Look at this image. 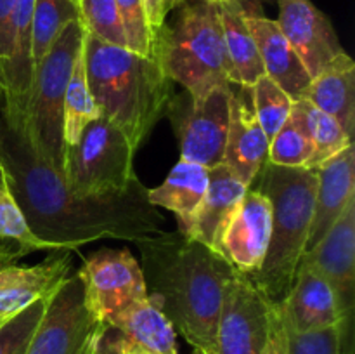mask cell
<instances>
[{"label": "cell", "mask_w": 355, "mask_h": 354, "mask_svg": "<svg viewBox=\"0 0 355 354\" xmlns=\"http://www.w3.org/2000/svg\"><path fill=\"white\" fill-rule=\"evenodd\" d=\"M9 191L31 233L52 250H78L99 239L139 243L165 233V217L148 201V187L135 180L127 191L75 196L61 174L35 158L23 142H2Z\"/></svg>", "instance_id": "1"}, {"label": "cell", "mask_w": 355, "mask_h": 354, "mask_svg": "<svg viewBox=\"0 0 355 354\" xmlns=\"http://www.w3.org/2000/svg\"><path fill=\"white\" fill-rule=\"evenodd\" d=\"M135 245L149 297L194 351L215 354L222 295L238 271L224 255L179 231Z\"/></svg>", "instance_id": "2"}, {"label": "cell", "mask_w": 355, "mask_h": 354, "mask_svg": "<svg viewBox=\"0 0 355 354\" xmlns=\"http://www.w3.org/2000/svg\"><path fill=\"white\" fill-rule=\"evenodd\" d=\"M87 82L101 117L116 125L134 149L144 142L172 101V82L156 59L104 44L85 31Z\"/></svg>", "instance_id": "3"}, {"label": "cell", "mask_w": 355, "mask_h": 354, "mask_svg": "<svg viewBox=\"0 0 355 354\" xmlns=\"http://www.w3.org/2000/svg\"><path fill=\"white\" fill-rule=\"evenodd\" d=\"M250 187L266 194L272 207L269 248L262 267L250 278L272 304H281L307 250L318 174L309 167H279L267 162Z\"/></svg>", "instance_id": "4"}, {"label": "cell", "mask_w": 355, "mask_h": 354, "mask_svg": "<svg viewBox=\"0 0 355 354\" xmlns=\"http://www.w3.org/2000/svg\"><path fill=\"white\" fill-rule=\"evenodd\" d=\"M175 10L172 23L159 30L153 54L170 82L200 101L231 82L218 6L215 0H184Z\"/></svg>", "instance_id": "5"}, {"label": "cell", "mask_w": 355, "mask_h": 354, "mask_svg": "<svg viewBox=\"0 0 355 354\" xmlns=\"http://www.w3.org/2000/svg\"><path fill=\"white\" fill-rule=\"evenodd\" d=\"M83 40L85 28L82 21H73L35 66L23 130L16 137L35 158L52 167L61 176L64 172L66 155L62 137L64 94L76 58L83 51Z\"/></svg>", "instance_id": "6"}, {"label": "cell", "mask_w": 355, "mask_h": 354, "mask_svg": "<svg viewBox=\"0 0 355 354\" xmlns=\"http://www.w3.org/2000/svg\"><path fill=\"white\" fill-rule=\"evenodd\" d=\"M135 149L127 135L99 117L75 144L66 148L62 180L75 196H103L127 191L137 180Z\"/></svg>", "instance_id": "7"}, {"label": "cell", "mask_w": 355, "mask_h": 354, "mask_svg": "<svg viewBox=\"0 0 355 354\" xmlns=\"http://www.w3.org/2000/svg\"><path fill=\"white\" fill-rule=\"evenodd\" d=\"M104 328L106 323L87 304L85 287L76 271L47 297L26 354H94Z\"/></svg>", "instance_id": "8"}, {"label": "cell", "mask_w": 355, "mask_h": 354, "mask_svg": "<svg viewBox=\"0 0 355 354\" xmlns=\"http://www.w3.org/2000/svg\"><path fill=\"white\" fill-rule=\"evenodd\" d=\"M231 113V82L217 87L200 101L187 92L173 94L165 117L172 120L180 142V160L207 169L224 162Z\"/></svg>", "instance_id": "9"}, {"label": "cell", "mask_w": 355, "mask_h": 354, "mask_svg": "<svg viewBox=\"0 0 355 354\" xmlns=\"http://www.w3.org/2000/svg\"><path fill=\"white\" fill-rule=\"evenodd\" d=\"M272 305L248 274L236 273L222 295L215 354H262L269 339Z\"/></svg>", "instance_id": "10"}, {"label": "cell", "mask_w": 355, "mask_h": 354, "mask_svg": "<svg viewBox=\"0 0 355 354\" xmlns=\"http://www.w3.org/2000/svg\"><path fill=\"white\" fill-rule=\"evenodd\" d=\"M78 274L85 287L87 304L103 323L132 302L148 297L141 264L127 248H103L90 253Z\"/></svg>", "instance_id": "11"}, {"label": "cell", "mask_w": 355, "mask_h": 354, "mask_svg": "<svg viewBox=\"0 0 355 354\" xmlns=\"http://www.w3.org/2000/svg\"><path fill=\"white\" fill-rule=\"evenodd\" d=\"M300 266L315 271L331 287L343 319H354L355 305V198L324 238L305 250Z\"/></svg>", "instance_id": "12"}, {"label": "cell", "mask_w": 355, "mask_h": 354, "mask_svg": "<svg viewBox=\"0 0 355 354\" xmlns=\"http://www.w3.org/2000/svg\"><path fill=\"white\" fill-rule=\"evenodd\" d=\"M272 229V207L263 193L248 187L220 238V253L238 273L253 276L262 267Z\"/></svg>", "instance_id": "13"}, {"label": "cell", "mask_w": 355, "mask_h": 354, "mask_svg": "<svg viewBox=\"0 0 355 354\" xmlns=\"http://www.w3.org/2000/svg\"><path fill=\"white\" fill-rule=\"evenodd\" d=\"M277 24L311 78L345 52L329 17L311 0H277Z\"/></svg>", "instance_id": "14"}, {"label": "cell", "mask_w": 355, "mask_h": 354, "mask_svg": "<svg viewBox=\"0 0 355 354\" xmlns=\"http://www.w3.org/2000/svg\"><path fill=\"white\" fill-rule=\"evenodd\" d=\"M267 156L269 139L257 120L252 90L250 87L231 82V113L222 163L250 187L267 163Z\"/></svg>", "instance_id": "15"}, {"label": "cell", "mask_w": 355, "mask_h": 354, "mask_svg": "<svg viewBox=\"0 0 355 354\" xmlns=\"http://www.w3.org/2000/svg\"><path fill=\"white\" fill-rule=\"evenodd\" d=\"M71 266L73 252L52 250L33 266L9 264L0 267V321L54 294L71 274Z\"/></svg>", "instance_id": "16"}, {"label": "cell", "mask_w": 355, "mask_h": 354, "mask_svg": "<svg viewBox=\"0 0 355 354\" xmlns=\"http://www.w3.org/2000/svg\"><path fill=\"white\" fill-rule=\"evenodd\" d=\"M245 19L259 49L266 76L276 82L293 101L302 99L312 78L304 62L286 40L276 19H269L255 9L245 6Z\"/></svg>", "instance_id": "17"}, {"label": "cell", "mask_w": 355, "mask_h": 354, "mask_svg": "<svg viewBox=\"0 0 355 354\" xmlns=\"http://www.w3.org/2000/svg\"><path fill=\"white\" fill-rule=\"evenodd\" d=\"M318 187H315L314 215L307 250L314 248L336 219L342 215L350 200L355 198V148L349 144L335 156L315 167Z\"/></svg>", "instance_id": "18"}, {"label": "cell", "mask_w": 355, "mask_h": 354, "mask_svg": "<svg viewBox=\"0 0 355 354\" xmlns=\"http://www.w3.org/2000/svg\"><path fill=\"white\" fill-rule=\"evenodd\" d=\"M246 191L248 186L224 163L208 169L207 193L184 236L220 253L222 233Z\"/></svg>", "instance_id": "19"}, {"label": "cell", "mask_w": 355, "mask_h": 354, "mask_svg": "<svg viewBox=\"0 0 355 354\" xmlns=\"http://www.w3.org/2000/svg\"><path fill=\"white\" fill-rule=\"evenodd\" d=\"M279 305L286 328L298 333L328 328L343 319L331 287L304 266H298L293 285Z\"/></svg>", "instance_id": "20"}, {"label": "cell", "mask_w": 355, "mask_h": 354, "mask_svg": "<svg viewBox=\"0 0 355 354\" xmlns=\"http://www.w3.org/2000/svg\"><path fill=\"white\" fill-rule=\"evenodd\" d=\"M106 325L121 333L128 349L148 354H179L175 328L149 295L118 311Z\"/></svg>", "instance_id": "21"}, {"label": "cell", "mask_w": 355, "mask_h": 354, "mask_svg": "<svg viewBox=\"0 0 355 354\" xmlns=\"http://www.w3.org/2000/svg\"><path fill=\"white\" fill-rule=\"evenodd\" d=\"M208 187V169L179 160L159 186L148 189V201L156 208H166L177 217V231L186 235L193 224Z\"/></svg>", "instance_id": "22"}, {"label": "cell", "mask_w": 355, "mask_h": 354, "mask_svg": "<svg viewBox=\"0 0 355 354\" xmlns=\"http://www.w3.org/2000/svg\"><path fill=\"white\" fill-rule=\"evenodd\" d=\"M305 99L335 118L354 139L355 132V62L347 52L333 59L305 92Z\"/></svg>", "instance_id": "23"}, {"label": "cell", "mask_w": 355, "mask_h": 354, "mask_svg": "<svg viewBox=\"0 0 355 354\" xmlns=\"http://www.w3.org/2000/svg\"><path fill=\"white\" fill-rule=\"evenodd\" d=\"M220 14L225 51L231 62V82L252 87L260 76L266 75L259 49L245 19L243 0H215Z\"/></svg>", "instance_id": "24"}, {"label": "cell", "mask_w": 355, "mask_h": 354, "mask_svg": "<svg viewBox=\"0 0 355 354\" xmlns=\"http://www.w3.org/2000/svg\"><path fill=\"white\" fill-rule=\"evenodd\" d=\"M290 117L304 128L314 148L309 169H315L322 162L342 151L343 148L354 144V139L349 137V134L343 130L342 125L335 118L315 108L305 97L293 101Z\"/></svg>", "instance_id": "25"}, {"label": "cell", "mask_w": 355, "mask_h": 354, "mask_svg": "<svg viewBox=\"0 0 355 354\" xmlns=\"http://www.w3.org/2000/svg\"><path fill=\"white\" fill-rule=\"evenodd\" d=\"M101 111L90 94L89 82H87L85 61H83V51L76 58L73 71L69 75L68 87L64 94V117H62V137H64L66 148L75 144L82 132L85 130L90 121L97 120Z\"/></svg>", "instance_id": "26"}, {"label": "cell", "mask_w": 355, "mask_h": 354, "mask_svg": "<svg viewBox=\"0 0 355 354\" xmlns=\"http://www.w3.org/2000/svg\"><path fill=\"white\" fill-rule=\"evenodd\" d=\"M73 21H80V9L75 0H35L31 17L33 68L47 54L61 31Z\"/></svg>", "instance_id": "27"}, {"label": "cell", "mask_w": 355, "mask_h": 354, "mask_svg": "<svg viewBox=\"0 0 355 354\" xmlns=\"http://www.w3.org/2000/svg\"><path fill=\"white\" fill-rule=\"evenodd\" d=\"M352 321L342 319L328 328L305 333L293 332L284 325L288 354H352Z\"/></svg>", "instance_id": "28"}, {"label": "cell", "mask_w": 355, "mask_h": 354, "mask_svg": "<svg viewBox=\"0 0 355 354\" xmlns=\"http://www.w3.org/2000/svg\"><path fill=\"white\" fill-rule=\"evenodd\" d=\"M250 90H252V103L257 120H259L260 127L266 132L267 139L270 142V139L276 135V132L290 118L293 99L266 75L260 76L250 87Z\"/></svg>", "instance_id": "29"}, {"label": "cell", "mask_w": 355, "mask_h": 354, "mask_svg": "<svg viewBox=\"0 0 355 354\" xmlns=\"http://www.w3.org/2000/svg\"><path fill=\"white\" fill-rule=\"evenodd\" d=\"M78 9L87 33L104 44L127 49V38L114 0H78Z\"/></svg>", "instance_id": "30"}, {"label": "cell", "mask_w": 355, "mask_h": 354, "mask_svg": "<svg viewBox=\"0 0 355 354\" xmlns=\"http://www.w3.org/2000/svg\"><path fill=\"white\" fill-rule=\"evenodd\" d=\"M314 148L304 128L288 118L269 142L267 162L279 167H309Z\"/></svg>", "instance_id": "31"}, {"label": "cell", "mask_w": 355, "mask_h": 354, "mask_svg": "<svg viewBox=\"0 0 355 354\" xmlns=\"http://www.w3.org/2000/svg\"><path fill=\"white\" fill-rule=\"evenodd\" d=\"M45 301H37L0 323V354H26L31 335L44 314Z\"/></svg>", "instance_id": "32"}, {"label": "cell", "mask_w": 355, "mask_h": 354, "mask_svg": "<svg viewBox=\"0 0 355 354\" xmlns=\"http://www.w3.org/2000/svg\"><path fill=\"white\" fill-rule=\"evenodd\" d=\"M0 239L28 245L35 252L49 250V246L31 233L26 217H24L23 210L17 205L16 198L6 187H0Z\"/></svg>", "instance_id": "33"}, {"label": "cell", "mask_w": 355, "mask_h": 354, "mask_svg": "<svg viewBox=\"0 0 355 354\" xmlns=\"http://www.w3.org/2000/svg\"><path fill=\"white\" fill-rule=\"evenodd\" d=\"M121 26H123L127 49L139 56L155 59L153 54V35L141 0H114Z\"/></svg>", "instance_id": "34"}, {"label": "cell", "mask_w": 355, "mask_h": 354, "mask_svg": "<svg viewBox=\"0 0 355 354\" xmlns=\"http://www.w3.org/2000/svg\"><path fill=\"white\" fill-rule=\"evenodd\" d=\"M16 0H0V96L3 89V73L9 61L10 40H12V16Z\"/></svg>", "instance_id": "35"}, {"label": "cell", "mask_w": 355, "mask_h": 354, "mask_svg": "<svg viewBox=\"0 0 355 354\" xmlns=\"http://www.w3.org/2000/svg\"><path fill=\"white\" fill-rule=\"evenodd\" d=\"M142 7H144L146 17H148L149 30L153 35V47H155V40L158 37L159 30L165 26L166 19L170 14L184 2V0H141Z\"/></svg>", "instance_id": "36"}, {"label": "cell", "mask_w": 355, "mask_h": 354, "mask_svg": "<svg viewBox=\"0 0 355 354\" xmlns=\"http://www.w3.org/2000/svg\"><path fill=\"white\" fill-rule=\"evenodd\" d=\"M262 354H288L286 328H284V319L279 304L272 305L269 339H267L266 349H263Z\"/></svg>", "instance_id": "37"}, {"label": "cell", "mask_w": 355, "mask_h": 354, "mask_svg": "<svg viewBox=\"0 0 355 354\" xmlns=\"http://www.w3.org/2000/svg\"><path fill=\"white\" fill-rule=\"evenodd\" d=\"M94 354H125V339L116 328L106 325L97 340Z\"/></svg>", "instance_id": "38"}, {"label": "cell", "mask_w": 355, "mask_h": 354, "mask_svg": "<svg viewBox=\"0 0 355 354\" xmlns=\"http://www.w3.org/2000/svg\"><path fill=\"white\" fill-rule=\"evenodd\" d=\"M0 176L7 180L9 184V176H7V169H6V163H3V156H2V139H0Z\"/></svg>", "instance_id": "39"}, {"label": "cell", "mask_w": 355, "mask_h": 354, "mask_svg": "<svg viewBox=\"0 0 355 354\" xmlns=\"http://www.w3.org/2000/svg\"><path fill=\"white\" fill-rule=\"evenodd\" d=\"M125 354H148V353H142V351H135V349H128V347L125 346Z\"/></svg>", "instance_id": "40"}, {"label": "cell", "mask_w": 355, "mask_h": 354, "mask_svg": "<svg viewBox=\"0 0 355 354\" xmlns=\"http://www.w3.org/2000/svg\"><path fill=\"white\" fill-rule=\"evenodd\" d=\"M0 187H6V189H9V184H7V180L3 179L2 176H0Z\"/></svg>", "instance_id": "41"}, {"label": "cell", "mask_w": 355, "mask_h": 354, "mask_svg": "<svg viewBox=\"0 0 355 354\" xmlns=\"http://www.w3.org/2000/svg\"><path fill=\"white\" fill-rule=\"evenodd\" d=\"M193 354H203V353H200V351H194V353Z\"/></svg>", "instance_id": "42"}, {"label": "cell", "mask_w": 355, "mask_h": 354, "mask_svg": "<svg viewBox=\"0 0 355 354\" xmlns=\"http://www.w3.org/2000/svg\"><path fill=\"white\" fill-rule=\"evenodd\" d=\"M75 2H76V3H78V0H75Z\"/></svg>", "instance_id": "43"}, {"label": "cell", "mask_w": 355, "mask_h": 354, "mask_svg": "<svg viewBox=\"0 0 355 354\" xmlns=\"http://www.w3.org/2000/svg\"><path fill=\"white\" fill-rule=\"evenodd\" d=\"M0 323H2V321H0Z\"/></svg>", "instance_id": "44"}]
</instances>
